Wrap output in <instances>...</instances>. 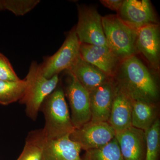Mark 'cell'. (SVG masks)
<instances>
[{
	"mask_svg": "<svg viewBox=\"0 0 160 160\" xmlns=\"http://www.w3.org/2000/svg\"><path fill=\"white\" fill-rule=\"evenodd\" d=\"M40 2L39 0L0 1V11L9 10L16 16H23L31 11Z\"/></svg>",
	"mask_w": 160,
	"mask_h": 160,
	"instance_id": "obj_22",
	"label": "cell"
},
{
	"mask_svg": "<svg viewBox=\"0 0 160 160\" xmlns=\"http://www.w3.org/2000/svg\"><path fill=\"white\" fill-rule=\"evenodd\" d=\"M68 71L89 92L111 78L84 61L80 55Z\"/></svg>",
	"mask_w": 160,
	"mask_h": 160,
	"instance_id": "obj_16",
	"label": "cell"
},
{
	"mask_svg": "<svg viewBox=\"0 0 160 160\" xmlns=\"http://www.w3.org/2000/svg\"><path fill=\"white\" fill-rule=\"evenodd\" d=\"M78 10V22L75 31L80 43L108 47L102 17L97 10L86 7H80Z\"/></svg>",
	"mask_w": 160,
	"mask_h": 160,
	"instance_id": "obj_7",
	"label": "cell"
},
{
	"mask_svg": "<svg viewBox=\"0 0 160 160\" xmlns=\"http://www.w3.org/2000/svg\"><path fill=\"white\" fill-rule=\"evenodd\" d=\"M124 160H145L146 137L145 131L131 127L116 133Z\"/></svg>",
	"mask_w": 160,
	"mask_h": 160,
	"instance_id": "obj_13",
	"label": "cell"
},
{
	"mask_svg": "<svg viewBox=\"0 0 160 160\" xmlns=\"http://www.w3.org/2000/svg\"><path fill=\"white\" fill-rule=\"evenodd\" d=\"M158 110L156 103L143 101L132 102V126L146 131L158 118Z\"/></svg>",
	"mask_w": 160,
	"mask_h": 160,
	"instance_id": "obj_17",
	"label": "cell"
},
{
	"mask_svg": "<svg viewBox=\"0 0 160 160\" xmlns=\"http://www.w3.org/2000/svg\"><path fill=\"white\" fill-rule=\"evenodd\" d=\"M46 140L42 129L30 132L23 151L17 160H42Z\"/></svg>",
	"mask_w": 160,
	"mask_h": 160,
	"instance_id": "obj_18",
	"label": "cell"
},
{
	"mask_svg": "<svg viewBox=\"0 0 160 160\" xmlns=\"http://www.w3.org/2000/svg\"><path fill=\"white\" fill-rule=\"evenodd\" d=\"M25 79L26 90L19 102L26 106L27 116L35 121L44 100L56 88L59 82L58 75L47 78L43 75L40 65L32 62Z\"/></svg>",
	"mask_w": 160,
	"mask_h": 160,
	"instance_id": "obj_3",
	"label": "cell"
},
{
	"mask_svg": "<svg viewBox=\"0 0 160 160\" xmlns=\"http://www.w3.org/2000/svg\"><path fill=\"white\" fill-rule=\"evenodd\" d=\"M40 111L44 115L42 131L46 140H56L70 135L75 128L65 99V92L58 88L45 99Z\"/></svg>",
	"mask_w": 160,
	"mask_h": 160,
	"instance_id": "obj_2",
	"label": "cell"
},
{
	"mask_svg": "<svg viewBox=\"0 0 160 160\" xmlns=\"http://www.w3.org/2000/svg\"><path fill=\"white\" fill-rule=\"evenodd\" d=\"M26 86L25 79L16 82L0 80V104L7 106L19 101L25 93Z\"/></svg>",
	"mask_w": 160,
	"mask_h": 160,
	"instance_id": "obj_19",
	"label": "cell"
},
{
	"mask_svg": "<svg viewBox=\"0 0 160 160\" xmlns=\"http://www.w3.org/2000/svg\"><path fill=\"white\" fill-rule=\"evenodd\" d=\"M113 79L118 88L132 102H157L159 91L156 82L147 67L136 56L121 62Z\"/></svg>",
	"mask_w": 160,
	"mask_h": 160,
	"instance_id": "obj_1",
	"label": "cell"
},
{
	"mask_svg": "<svg viewBox=\"0 0 160 160\" xmlns=\"http://www.w3.org/2000/svg\"><path fill=\"white\" fill-rule=\"evenodd\" d=\"M132 101L117 86L116 92L108 122L116 133L132 127Z\"/></svg>",
	"mask_w": 160,
	"mask_h": 160,
	"instance_id": "obj_15",
	"label": "cell"
},
{
	"mask_svg": "<svg viewBox=\"0 0 160 160\" xmlns=\"http://www.w3.org/2000/svg\"><path fill=\"white\" fill-rule=\"evenodd\" d=\"M116 90V83L111 78L89 92L90 121L108 122Z\"/></svg>",
	"mask_w": 160,
	"mask_h": 160,
	"instance_id": "obj_10",
	"label": "cell"
},
{
	"mask_svg": "<svg viewBox=\"0 0 160 160\" xmlns=\"http://www.w3.org/2000/svg\"><path fill=\"white\" fill-rule=\"evenodd\" d=\"M146 153L145 160H158L160 149V122L158 118L145 131Z\"/></svg>",
	"mask_w": 160,
	"mask_h": 160,
	"instance_id": "obj_21",
	"label": "cell"
},
{
	"mask_svg": "<svg viewBox=\"0 0 160 160\" xmlns=\"http://www.w3.org/2000/svg\"><path fill=\"white\" fill-rule=\"evenodd\" d=\"M70 135L56 140H46L42 160H82L81 146L72 141Z\"/></svg>",
	"mask_w": 160,
	"mask_h": 160,
	"instance_id": "obj_14",
	"label": "cell"
},
{
	"mask_svg": "<svg viewBox=\"0 0 160 160\" xmlns=\"http://www.w3.org/2000/svg\"><path fill=\"white\" fill-rule=\"evenodd\" d=\"M118 17L130 28L138 31L143 26L157 24L151 3L148 0H125Z\"/></svg>",
	"mask_w": 160,
	"mask_h": 160,
	"instance_id": "obj_9",
	"label": "cell"
},
{
	"mask_svg": "<svg viewBox=\"0 0 160 160\" xmlns=\"http://www.w3.org/2000/svg\"><path fill=\"white\" fill-rule=\"evenodd\" d=\"M79 51L80 56L84 61L109 77H114L121 61L109 47L81 44Z\"/></svg>",
	"mask_w": 160,
	"mask_h": 160,
	"instance_id": "obj_11",
	"label": "cell"
},
{
	"mask_svg": "<svg viewBox=\"0 0 160 160\" xmlns=\"http://www.w3.org/2000/svg\"><path fill=\"white\" fill-rule=\"evenodd\" d=\"M20 80L9 60L5 55L0 53V80L16 82Z\"/></svg>",
	"mask_w": 160,
	"mask_h": 160,
	"instance_id": "obj_23",
	"label": "cell"
},
{
	"mask_svg": "<svg viewBox=\"0 0 160 160\" xmlns=\"http://www.w3.org/2000/svg\"><path fill=\"white\" fill-rule=\"evenodd\" d=\"M82 160H124L115 137L105 146L86 151Z\"/></svg>",
	"mask_w": 160,
	"mask_h": 160,
	"instance_id": "obj_20",
	"label": "cell"
},
{
	"mask_svg": "<svg viewBox=\"0 0 160 160\" xmlns=\"http://www.w3.org/2000/svg\"><path fill=\"white\" fill-rule=\"evenodd\" d=\"M103 6L107 8L114 10V11H119L122 5L123 1L122 0H102L100 1Z\"/></svg>",
	"mask_w": 160,
	"mask_h": 160,
	"instance_id": "obj_24",
	"label": "cell"
},
{
	"mask_svg": "<svg viewBox=\"0 0 160 160\" xmlns=\"http://www.w3.org/2000/svg\"><path fill=\"white\" fill-rule=\"evenodd\" d=\"M80 44L75 29L71 30L59 50L40 65L44 76L49 79L68 70L79 56Z\"/></svg>",
	"mask_w": 160,
	"mask_h": 160,
	"instance_id": "obj_5",
	"label": "cell"
},
{
	"mask_svg": "<svg viewBox=\"0 0 160 160\" xmlns=\"http://www.w3.org/2000/svg\"><path fill=\"white\" fill-rule=\"evenodd\" d=\"M102 23L108 47L121 62L135 55L137 31L123 22L117 15L103 17Z\"/></svg>",
	"mask_w": 160,
	"mask_h": 160,
	"instance_id": "obj_4",
	"label": "cell"
},
{
	"mask_svg": "<svg viewBox=\"0 0 160 160\" xmlns=\"http://www.w3.org/2000/svg\"><path fill=\"white\" fill-rule=\"evenodd\" d=\"M116 133L107 122L90 121L70 134L72 141L77 143L85 151L106 145L115 137Z\"/></svg>",
	"mask_w": 160,
	"mask_h": 160,
	"instance_id": "obj_6",
	"label": "cell"
},
{
	"mask_svg": "<svg viewBox=\"0 0 160 160\" xmlns=\"http://www.w3.org/2000/svg\"><path fill=\"white\" fill-rule=\"evenodd\" d=\"M158 24H149L137 31L136 49L144 56L152 68H159L160 38Z\"/></svg>",
	"mask_w": 160,
	"mask_h": 160,
	"instance_id": "obj_12",
	"label": "cell"
},
{
	"mask_svg": "<svg viewBox=\"0 0 160 160\" xmlns=\"http://www.w3.org/2000/svg\"><path fill=\"white\" fill-rule=\"evenodd\" d=\"M69 78L66 93L71 109V119L75 129L91 120L89 92L75 78L68 72Z\"/></svg>",
	"mask_w": 160,
	"mask_h": 160,
	"instance_id": "obj_8",
	"label": "cell"
}]
</instances>
